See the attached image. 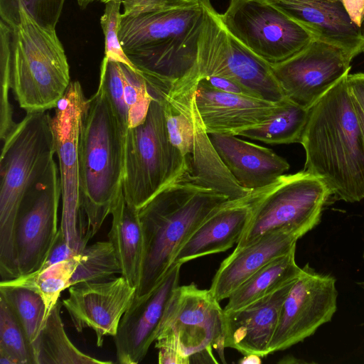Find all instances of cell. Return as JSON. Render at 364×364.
Segmentation results:
<instances>
[{"mask_svg": "<svg viewBox=\"0 0 364 364\" xmlns=\"http://www.w3.org/2000/svg\"><path fill=\"white\" fill-rule=\"evenodd\" d=\"M203 18L200 0L123 10L122 47L145 78L153 98L161 99L198 81V41Z\"/></svg>", "mask_w": 364, "mask_h": 364, "instance_id": "6da1fadb", "label": "cell"}, {"mask_svg": "<svg viewBox=\"0 0 364 364\" xmlns=\"http://www.w3.org/2000/svg\"><path fill=\"white\" fill-rule=\"evenodd\" d=\"M348 74L309 109L300 144L304 170L322 179L338 200L355 203L364 198V134L348 90Z\"/></svg>", "mask_w": 364, "mask_h": 364, "instance_id": "7a4b0ae2", "label": "cell"}, {"mask_svg": "<svg viewBox=\"0 0 364 364\" xmlns=\"http://www.w3.org/2000/svg\"><path fill=\"white\" fill-rule=\"evenodd\" d=\"M228 200L223 193L181 177L139 209L144 255L135 297L158 284L191 235Z\"/></svg>", "mask_w": 364, "mask_h": 364, "instance_id": "3957f363", "label": "cell"}, {"mask_svg": "<svg viewBox=\"0 0 364 364\" xmlns=\"http://www.w3.org/2000/svg\"><path fill=\"white\" fill-rule=\"evenodd\" d=\"M124 137L103 90L87 99L79 136L80 200L87 241L100 229L122 192Z\"/></svg>", "mask_w": 364, "mask_h": 364, "instance_id": "277c9868", "label": "cell"}, {"mask_svg": "<svg viewBox=\"0 0 364 364\" xmlns=\"http://www.w3.org/2000/svg\"><path fill=\"white\" fill-rule=\"evenodd\" d=\"M48 111L26 113L2 141L0 158L1 281L18 277L14 229L21 203L43 177L56 154Z\"/></svg>", "mask_w": 364, "mask_h": 364, "instance_id": "5b68a950", "label": "cell"}, {"mask_svg": "<svg viewBox=\"0 0 364 364\" xmlns=\"http://www.w3.org/2000/svg\"><path fill=\"white\" fill-rule=\"evenodd\" d=\"M11 28L12 90L26 113L55 108L70 83V67L56 31L40 26L19 6Z\"/></svg>", "mask_w": 364, "mask_h": 364, "instance_id": "8992f818", "label": "cell"}, {"mask_svg": "<svg viewBox=\"0 0 364 364\" xmlns=\"http://www.w3.org/2000/svg\"><path fill=\"white\" fill-rule=\"evenodd\" d=\"M188 171L187 159L170 141L162 103L153 98L145 120L124 138V198L139 210Z\"/></svg>", "mask_w": 364, "mask_h": 364, "instance_id": "52a82bcc", "label": "cell"}, {"mask_svg": "<svg viewBox=\"0 0 364 364\" xmlns=\"http://www.w3.org/2000/svg\"><path fill=\"white\" fill-rule=\"evenodd\" d=\"M331 195L325 182L307 171L283 174L271 186L255 191L250 217L235 248L276 231L302 237L319 223Z\"/></svg>", "mask_w": 364, "mask_h": 364, "instance_id": "ba28073f", "label": "cell"}, {"mask_svg": "<svg viewBox=\"0 0 364 364\" xmlns=\"http://www.w3.org/2000/svg\"><path fill=\"white\" fill-rule=\"evenodd\" d=\"M203 18L198 41V80L231 79L256 97L277 102L286 97L271 65L252 52L225 28L210 0H200Z\"/></svg>", "mask_w": 364, "mask_h": 364, "instance_id": "9c48e42d", "label": "cell"}, {"mask_svg": "<svg viewBox=\"0 0 364 364\" xmlns=\"http://www.w3.org/2000/svg\"><path fill=\"white\" fill-rule=\"evenodd\" d=\"M223 312L209 290L200 289L193 283L179 286L166 311L156 343L175 349L185 364L218 363L213 349L225 363Z\"/></svg>", "mask_w": 364, "mask_h": 364, "instance_id": "30bf717a", "label": "cell"}, {"mask_svg": "<svg viewBox=\"0 0 364 364\" xmlns=\"http://www.w3.org/2000/svg\"><path fill=\"white\" fill-rule=\"evenodd\" d=\"M220 18L236 39L271 65L317 38L306 27L262 0H230Z\"/></svg>", "mask_w": 364, "mask_h": 364, "instance_id": "8fae6325", "label": "cell"}, {"mask_svg": "<svg viewBox=\"0 0 364 364\" xmlns=\"http://www.w3.org/2000/svg\"><path fill=\"white\" fill-rule=\"evenodd\" d=\"M87 99L81 84L71 81L51 117L61 186L62 215L60 228L71 249L80 254L87 246L80 232L78 143Z\"/></svg>", "mask_w": 364, "mask_h": 364, "instance_id": "7c38bea8", "label": "cell"}, {"mask_svg": "<svg viewBox=\"0 0 364 364\" xmlns=\"http://www.w3.org/2000/svg\"><path fill=\"white\" fill-rule=\"evenodd\" d=\"M61 186L55 160L24 196L15 223L14 251L18 277L39 269L56 237Z\"/></svg>", "mask_w": 364, "mask_h": 364, "instance_id": "4fadbf2b", "label": "cell"}, {"mask_svg": "<svg viewBox=\"0 0 364 364\" xmlns=\"http://www.w3.org/2000/svg\"><path fill=\"white\" fill-rule=\"evenodd\" d=\"M337 296L336 279L306 264L284 300L270 353L303 341L330 321L337 309Z\"/></svg>", "mask_w": 364, "mask_h": 364, "instance_id": "5bb4252c", "label": "cell"}, {"mask_svg": "<svg viewBox=\"0 0 364 364\" xmlns=\"http://www.w3.org/2000/svg\"><path fill=\"white\" fill-rule=\"evenodd\" d=\"M353 58L343 48L314 38L293 56L271 67L285 97L310 109L349 73Z\"/></svg>", "mask_w": 364, "mask_h": 364, "instance_id": "9a60e30c", "label": "cell"}, {"mask_svg": "<svg viewBox=\"0 0 364 364\" xmlns=\"http://www.w3.org/2000/svg\"><path fill=\"white\" fill-rule=\"evenodd\" d=\"M136 287L120 277L70 286L68 297L62 301L77 332L93 330L97 345H103L105 336H114L120 321L131 306Z\"/></svg>", "mask_w": 364, "mask_h": 364, "instance_id": "2e32d148", "label": "cell"}, {"mask_svg": "<svg viewBox=\"0 0 364 364\" xmlns=\"http://www.w3.org/2000/svg\"><path fill=\"white\" fill-rule=\"evenodd\" d=\"M181 264H174L148 294L134 297L113 336L117 363L136 364L156 341L171 298L179 287Z\"/></svg>", "mask_w": 364, "mask_h": 364, "instance_id": "e0dca14e", "label": "cell"}, {"mask_svg": "<svg viewBox=\"0 0 364 364\" xmlns=\"http://www.w3.org/2000/svg\"><path fill=\"white\" fill-rule=\"evenodd\" d=\"M197 83L157 100L162 103L170 141L188 159L192 172L201 176L213 171L220 160L196 105Z\"/></svg>", "mask_w": 364, "mask_h": 364, "instance_id": "ac0fdd59", "label": "cell"}, {"mask_svg": "<svg viewBox=\"0 0 364 364\" xmlns=\"http://www.w3.org/2000/svg\"><path fill=\"white\" fill-rule=\"evenodd\" d=\"M195 102L208 134L235 136L269 120L281 102L225 92L213 87L203 78L198 81Z\"/></svg>", "mask_w": 364, "mask_h": 364, "instance_id": "d6986e66", "label": "cell"}, {"mask_svg": "<svg viewBox=\"0 0 364 364\" xmlns=\"http://www.w3.org/2000/svg\"><path fill=\"white\" fill-rule=\"evenodd\" d=\"M293 281L252 303L223 312L225 348L244 355L262 358L270 354L269 345L276 329L280 310Z\"/></svg>", "mask_w": 364, "mask_h": 364, "instance_id": "ffe728a7", "label": "cell"}, {"mask_svg": "<svg viewBox=\"0 0 364 364\" xmlns=\"http://www.w3.org/2000/svg\"><path fill=\"white\" fill-rule=\"evenodd\" d=\"M355 58L364 50L361 27L349 18L341 0H262Z\"/></svg>", "mask_w": 364, "mask_h": 364, "instance_id": "44dd1931", "label": "cell"}, {"mask_svg": "<svg viewBox=\"0 0 364 364\" xmlns=\"http://www.w3.org/2000/svg\"><path fill=\"white\" fill-rule=\"evenodd\" d=\"M221 161L237 184L257 191L273 184L289 169V163L273 150L237 136L208 134Z\"/></svg>", "mask_w": 364, "mask_h": 364, "instance_id": "7402d4cb", "label": "cell"}, {"mask_svg": "<svg viewBox=\"0 0 364 364\" xmlns=\"http://www.w3.org/2000/svg\"><path fill=\"white\" fill-rule=\"evenodd\" d=\"M300 237L293 232L276 231L261 236L247 246L235 248L221 262L208 289L210 293L219 302L228 299L262 267L295 248Z\"/></svg>", "mask_w": 364, "mask_h": 364, "instance_id": "603a6c76", "label": "cell"}, {"mask_svg": "<svg viewBox=\"0 0 364 364\" xmlns=\"http://www.w3.org/2000/svg\"><path fill=\"white\" fill-rule=\"evenodd\" d=\"M255 191L243 198L230 200L208 217L179 250L174 264L222 252L237 244L251 215Z\"/></svg>", "mask_w": 364, "mask_h": 364, "instance_id": "cb8c5ba5", "label": "cell"}, {"mask_svg": "<svg viewBox=\"0 0 364 364\" xmlns=\"http://www.w3.org/2000/svg\"><path fill=\"white\" fill-rule=\"evenodd\" d=\"M111 215L109 241L120 266L121 275L136 289L140 281L144 255L139 210L127 201L122 191Z\"/></svg>", "mask_w": 364, "mask_h": 364, "instance_id": "d4e9b609", "label": "cell"}, {"mask_svg": "<svg viewBox=\"0 0 364 364\" xmlns=\"http://www.w3.org/2000/svg\"><path fill=\"white\" fill-rule=\"evenodd\" d=\"M296 247L277 257L251 275L229 296L225 311L235 310L296 280L302 268L295 261Z\"/></svg>", "mask_w": 364, "mask_h": 364, "instance_id": "484cf974", "label": "cell"}, {"mask_svg": "<svg viewBox=\"0 0 364 364\" xmlns=\"http://www.w3.org/2000/svg\"><path fill=\"white\" fill-rule=\"evenodd\" d=\"M58 301L46 318L33 349V364H107L80 350L70 340L61 318Z\"/></svg>", "mask_w": 364, "mask_h": 364, "instance_id": "4316f807", "label": "cell"}, {"mask_svg": "<svg viewBox=\"0 0 364 364\" xmlns=\"http://www.w3.org/2000/svg\"><path fill=\"white\" fill-rule=\"evenodd\" d=\"M309 113V109L285 97L269 120L260 125L243 130L237 136L269 144L300 143Z\"/></svg>", "mask_w": 364, "mask_h": 364, "instance_id": "83f0119b", "label": "cell"}, {"mask_svg": "<svg viewBox=\"0 0 364 364\" xmlns=\"http://www.w3.org/2000/svg\"><path fill=\"white\" fill-rule=\"evenodd\" d=\"M80 259V253L43 271L34 272L10 280L1 281L0 284L25 287L37 292L46 305V321L59 300L61 292L70 287L71 277Z\"/></svg>", "mask_w": 364, "mask_h": 364, "instance_id": "f1b7e54d", "label": "cell"}, {"mask_svg": "<svg viewBox=\"0 0 364 364\" xmlns=\"http://www.w3.org/2000/svg\"><path fill=\"white\" fill-rule=\"evenodd\" d=\"M0 296L9 305L20 322L32 353L46 317V305L36 291L21 287L0 284Z\"/></svg>", "mask_w": 364, "mask_h": 364, "instance_id": "f546056e", "label": "cell"}, {"mask_svg": "<svg viewBox=\"0 0 364 364\" xmlns=\"http://www.w3.org/2000/svg\"><path fill=\"white\" fill-rule=\"evenodd\" d=\"M80 254L81 259L71 277L70 287L109 279L115 274H121L120 266L109 240L86 246Z\"/></svg>", "mask_w": 364, "mask_h": 364, "instance_id": "4dcf8cb0", "label": "cell"}, {"mask_svg": "<svg viewBox=\"0 0 364 364\" xmlns=\"http://www.w3.org/2000/svg\"><path fill=\"white\" fill-rule=\"evenodd\" d=\"M65 0H0L1 20L14 27L20 21L19 6L42 27L55 30Z\"/></svg>", "mask_w": 364, "mask_h": 364, "instance_id": "1f68e13d", "label": "cell"}, {"mask_svg": "<svg viewBox=\"0 0 364 364\" xmlns=\"http://www.w3.org/2000/svg\"><path fill=\"white\" fill-rule=\"evenodd\" d=\"M0 138L3 141L14 129L13 109L9 101L12 89L11 28L0 21Z\"/></svg>", "mask_w": 364, "mask_h": 364, "instance_id": "d6a6232c", "label": "cell"}, {"mask_svg": "<svg viewBox=\"0 0 364 364\" xmlns=\"http://www.w3.org/2000/svg\"><path fill=\"white\" fill-rule=\"evenodd\" d=\"M0 348L10 353L18 364H33L26 335L7 302L0 296Z\"/></svg>", "mask_w": 364, "mask_h": 364, "instance_id": "836d02e7", "label": "cell"}, {"mask_svg": "<svg viewBox=\"0 0 364 364\" xmlns=\"http://www.w3.org/2000/svg\"><path fill=\"white\" fill-rule=\"evenodd\" d=\"M98 87L103 90L119 129L125 138L129 129V112L119 63L102 60Z\"/></svg>", "mask_w": 364, "mask_h": 364, "instance_id": "e575fe53", "label": "cell"}, {"mask_svg": "<svg viewBox=\"0 0 364 364\" xmlns=\"http://www.w3.org/2000/svg\"><path fill=\"white\" fill-rule=\"evenodd\" d=\"M124 90L125 101L129 112V128L141 124L146 119L153 100L147 82L136 68L119 63Z\"/></svg>", "mask_w": 364, "mask_h": 364, "instance_id": "d590c367", "label": "cell"}, {"mask_svg": "<svg viewBox=\"0 0 364 364\" xmlns=\"http://www.w3.org/2000/svg\"><path fill=\"white\" fill-rule=\"evenodd\" d=\"M121 5L120 2L115 1L106 3L104 13L100 18V24L105 36L103 60L121 63L136 68L124 53L119 38Z\"/></svg>", "mask_w": 364, "mask_h": 364, "instance_id": "8d00e7d4", "label": "cell"}, {"mask_svg": "<svg viewBox=\"0 0 364 364\" xmlns=\"http://www.w3.org/2000/svg\"><path fill=\"white\" fill-rule=\"evenodd\" d=\"M77 255L78 254L73 251L67 243L59 228L56 237L47 257L39 269L36 272L43 271L56 263L70 259Z\"/></svg>", "mask_w": 364, "mask_h": 364, "instance_id": "74e56055", "label": "cell"}, {"mask_svg": "<svg viewBox=\"0 0 364 364\" xmlns=\"http://www.w3.org/2000/svg\"><path fill=\"white\" fill-rule=\"evenodd\" d=\"M346 83L355 109L364 117V73L348 74Z\"/></svg>", "mask_w": 364, "mask_h": 364, "instance_id": "f35d334b", "label": "cell"}, {"mask_svg": "<svg viewBox=\"0 0 364 364\" xmlns=\"http://www.w3.org/2000/svg\"><path fill=\"white\" fill-rule=\"evenodd\" d=\"M203 79H205L211 86L219 90L229 93L243 95L256 97L244 86L231 79L218 76H212Z\"/></svg>", "mask_w": 364, "mask_h": 364, "instance_id": "ab89813d", "label": "cell"}, {"mask_svg": "<svg viewBox=\"0 0 364 364\" xmlns=\"http://www.w3.org/2000/svg\"><path fill=\"white\" fill-rule=\"evenodd\" d=\"M350 20L361 27L364 19V0H341Z\"/></svg>", "mask_w": 364, "mask_h": 364, "instance_id": "60d3db41", "label": "cell"}, {"mask_svg": "<svg viewBox=\"0 0 364 364\" xmlns=\"http://www.w3.org/2000/svg\"><path fill=\"white\" fill-rule=\"evenodd\" d=\"M111 1L120 2L123 9H126L136 6L176 4L183 2L184 0H100L101 2L105 4Z\"/></svg>", "mask_w": 364, "mask_h": 364, "instance_id": "b9f144b4", "label": "cell"}, {"mask_svg": "<svg viewBox=\"0 0 364 364\" xmlns=\"http://www.w3.org/2000/svg\"><path fill=\"white\" fill-rule=\"evenodd\" d=\"M0 363L1 364H18L14 358L6 350L0 348Z\"/></svg>", "mask_w": 364, "mask_h": 364, "instance_id": "7bdbcfd3", "label": "cell"}, {"mask_svg": "<svg viewBox=\"0 0 364 364\" xmlns=\"http://www.w3.org/2000/svg\"><path fill=\"white\" fill-rule=\"evenodd\" d=\"M259 355L255 354L245 355V358L240 361V363H259L261 362Z\"/></svg>", "mask_w": 364, "mask_h": 364, "instance_id": "ee69618b", "label": "cell"}, {"mask_svg": "<svg viewBox=\"0 0 364 364\" xmlns=\"http://www.w3.org/2000/svg\"><path fill=\"white\" fill-rule=\"evenodd\" d=\"M357 111V110H356ZM358 114L360 117V122H361V125H362V128H363V134H364V117L362 116L360 114H359L358 112Z\"/></svg>", "mask_w": 364, "mask_h": 364, "instance_id": "f6af8a7d", "label": "cell"}, {"mask_svg": "<svg viewBox=\"0 0 364 364\" xmlns=\"http://www.w3.org/2000/svg\"><path fill=\"white\" fill-rule=\"evenodd\" d=\"M359 284L362 287V288L364 289V282H360Z\"/></svg>", "mask_w": 364, "mask_h": 364, "instance_id": "bcb514c9", "label": "cell"}, {"mask_svg": "<svg viewBox=\"0 0 364 364\" xmlns=\"http://www.w3.org/2000/svg\"><path fill=\"white\" fill-rule=\"evenodd\" d=\"M363 259H364V252H363Z\"/></svg>", "mask_w": 364, "mask_h": 364, "instance_id": "7dc6e473", "label": "cell"}, {"mask_svg": "<svg viewBox=\"0 0 364 364\" xmlns=\"http://www.w3.org/2000/svg\"><path fill=\"white\" fill-rule=\"evenodd\" d=\"M364 51V50H363Z\"/></svg>", "mask_w": 364, "mask_h": 364, "instance_id": "c3c4849f", "label": "cell"}]
</instances>
